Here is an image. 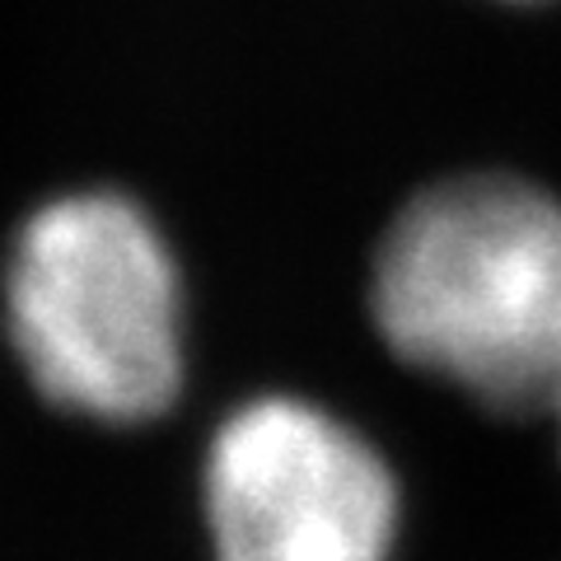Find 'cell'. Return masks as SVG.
I'll use <instances>...</instances> for the list:
<instances>
[{
    "mask_svg": "<svg viewBox=\"0 0 561 561\" xmlns=\"http://www.w3.org/2000/svg\"><path fill=\"white\" fill-rule=\"evenodd\" d=\"M375 319L408 365L491 408L561 402V202L454 179L402 206L375 257Z\"/></svg>",
    "mask_w": 561,
    "mask_h": 561,
    "instance_id": "1",
    "label": "cell"
},
{
    "mask_svg": "<svg viewBox=\"0 0 561 561\" xmlns=\"http://www.w3.org/2000/svg\"><path fill=\"white\" fill-rule=\"evenodd\" d=\"M5 328L38 393L94 421H150L183 383V286L122 192H66L20 225Z\"/></svg>",
    "mask_w": 561,
    "mask_h": 561,
    "instance_id": "2",
    "label": "cell"
},
{
    "mask_svg": "<svg viewBox=\"0 0 561 561\" xmlns=\"http://www.w3.org/2000/svg\"><path fill=\"white\" fill-rule=\"evenodd\" d=\"M216 561H389L398 482L383 454L305 398H253L206 449Z\"/></svg>",
    "mask_w": 561,
    "mask_h": 561,
    "instance_id": "3",
    "label": "cell"
},
{
    "mask_svg": "<svg viewBox=\"0 0 561 561\" xmlns=\"http://www.w3.org/2000/svg\"><path fill=\"white\" fill-rule=\"evenodd\" d=\"M557 412H561V402H557Z\"/></svg>",
    "mask_w": 561,
    "mask_h": 561,
    "instance_id": "4",
    "label": "cell"
}]
</instances>
